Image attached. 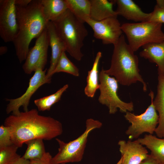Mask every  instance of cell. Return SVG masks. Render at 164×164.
<instances>
[{
    "label": "cell",
    "mask_w": 164,
    "mask_h": 164,
    "mask_svg": "<svg viewBox=\"0 0 164 164\" xmlns=\"http://www.w3.org/2000/svg\"><path fill=\"white\" fill-rule=\"evenodd\" d=\"M13 144L9 128L4 125H1L0 126V149Z\"/></svg>",
    "instance_id": "28"
},
{
    "label": "cell",
    "mask_w": 164,
    "mask_h": 164,
    "mask_svg": "<svg viewBox=\"0 0 164 164\" xmlns=\"http://www.w3.org/2000/svg\"><path fill=\"white\" fill-rule=\"evenodd\" d=\"M30 164H55L49 152H46L41 158L30 160Z\"/></svg>",
    "instance_id": "29"
},
{
    "label": "cell",
    "mask_w": 164,
    "mask_h": 164,
    "mask_svg": "<svg viewBox=\"0 0 164 164\" xmlns=\"http://www.w3.org/2000/svg\"><path fill=\"white\" fill-rule=\"evenodd\" d=\"M114 48L110 67L104 70L106 73L113 76L121 84L129 86L139 81L143 84L144 92L147 91V85L140 74L138 59L134 54L122 35Z\"/></svg>",
    "instance_id": "3"
},
{
    "label": "cell",
    "mask_w": 164,
    "mask_h": 164,
    "mask_svg": "<svg viewBox=\"0 0 164 164\" xmlns=\"http://www.w3.org/2000/svg\"><path fill=\"white\" fill-rule=\"evenodd\" d=\"M18 148L13 144L0 149V164H8L21 157L17 153Z\"/></svg>",
    "instance_id": "26"
},
{
    "label": "cell",
    "mask_w": 164,
    "mask_h": 164,
    "mask_svg": "<svg viewBox=\"0 0 164 164\" xmlns=\"http://www.w3.org/2000/svg\"><path fill=\"white\" fill-rule=\"evenodd\" d=\"M148 21L164 23V0H156V4Z\"/></svg>",
    "instance_id": "27"
},
{
    "label": "cell",
    "mask_w": 164,
    "mask_h": 164,
    "mask_svg": "<svg viewBox=\"0 0 164 164\" xmlns=\"http://www.w3.org/2000/svg\"><path fill=\"white\" fill-rule=\"evenodd\" d=\"M27 149L23 156V158L29 160L39 159L46 152L43 139L37 138L26 141Z\"/></svg>",
    "instance_id": "24"
},
{
    "label": "cell",
    "mask_w": 164,
    "mask_h": 164,
    "mask_svg": "<svg viewBox=\"0 0 164 164\" xmlns=\"http://www.w3.org/2000/svg\"><path fill=\"white\" fill-rule=\"evenodd\" d=\"M8 164H30V160L26 159L21 157Z\"/></svg>",
    "instance_id": "32"
},
{
    "label": "cell",
    "mask_w": 164,
    "mask_h": 164,
    "mask_svg": "<svg viewBox=\"0 0 164 164\" xmlns=\"http://www.w3.org/2000/svg\"><path fill=\"white\" fill-rule=\"evenodd\" d=\"M158 73L157 93L153 103L159 113V121L155 132L158 137L164 138V74Z\"/></svg>",
    "instance_id": "17"
},
{
    "label": "cell",
    "mask_w": 164,
    "mask_h": 164,
    "mask_svg": "<svg viewBox=\"0 0 164 164\" xmlns=\"http://www.w3.org/2000/svg\"><path fill=\"white\" fill-rule=\"evenodd\" d=\"M142 47L140 56L156 63L158 67V72L164 74V41L148 43Z\"/></svg>",
    "instance_id": "16"
},
{
    "label": "cell",
    "mask_w": 164,
    "mask_h": 164,
    "mask_svg": "<svg viewBox=\"0 0 164 164\" xmlns=\"http://www.w3.org/2000/svg\"><path fill=\"white\" fill-rule=\"evenodd\" d=\"M139 164H160L151 154Z\"/></svg>",
    "instance_id": "30"
},
{
    "label": "cell",
    "mask_w": 164,
    "mask_h": 164,
    "mask_svg": "<svg viewBox=\"0 0 164 164\" xmlns=\"http://www.w3.org/2000/svg\"><path fill=\"white\" fill-rule=\"evenodd\" d=\"M99 80L100 93L98 101L108 107L110 114H114L118 108L120 112L125 113L134 110L132 102H125L119 98L117 94L118 81L114 77L106 73L103 68L99 74Z\"/></svg>",
    "instance_id": "7"
},
{
    "label": "cell",
    "mask_w": 164,
    "mask_h": 164,
    "mask_svg": "<svg viewBox=\"0 0 164 164\" xmlns=\"http://www.w3.org/2000/svg\"><path fill=\"white\" fill-rule=\"evenodd\" d=\"M44 14L49 21L54 22L68 9L66 0H41Z\"/></svg>",
    "instance_id": "20"
},
{
    "label": "cell",
    "mask_w": 164,
    "mask_h": 164,
    "mask_svg": "<svg viewBox=\"0 0 164 164\" xmlns=\"http://www.w3.org/2000/svg\"><path fill=\"white\" fill-rule=\"evenodd\" d=\"M16 9L18 32L12 42L21 63L26 58L31 41L46 28L49 21L44 14L41 0H32L26 6L16 5Z\"/></svg>",
    "instance_id": "2"
},
{
    "label": "cell",
    "mask_w": 164,
    "mask_h": 164,
    "mask_svg": "<svg viewBox=\"0 0 164 164\" xmlns=\"http://www.w3.org/2000/svg\"><path fill=\"white\" fill-rule=\"evenodd\" d=\"M46 69H38L34 72L29 80L28 87L22 95L15 99L6 98V101H9L6 109L7 114L12 112L13 115H18L20 112L19 108L21 106L24 111L29 110L28 107L32 95L41 86L51 82V79L46 77Z\"/></svg>",
    "instance_id": "9"
},
{
    "label": "cell",
    "mask_w": 164,
    "mask_h": 164,
    "mask_svg": "<svg viewBox=\"0 0 164 164\" xmlns=\"http://www.w3.org/2000/svg\"><path fill=\"white\" fill-rule=\"evenodd\" d=\"M4 125L9 128L13 144L18 148L32 139L50 140L63 132L60 121L50 116L39 114L36 109L9 116L5 119Z\"/></svg>",
    "instance_id": "1"
},
{
    "label": "cell",
    "mask_w": 164,
    "mask_h": 164,
    "mask_svg": "<svg viewBox=\"0 0 164 164\" xmlns=\"http://www.w3.org/2000/svg\"><path fill=\"white\" fill-rule=\"evenodd\" d=\"M137 140L151 151L150 154L160 164H164V138L149 134Z\"/></svg>",
    "instance_id": "19"
},
{
    "label": "cell",
    "mask_w": 164,
    "mask_h": 164,
    "mask_svg": "<svg viewBox=\"0 0 164 164\" xmlns=\"http://www.w3.org/2000/svg\"><path fill=\"white\" fill-rule=\"evenodd\" d=\"M8 50L7 47L6 46H1L0 47V55H2L5 53Z\"/></svg>",
    "instance_id": "33"
},
{
    "label": "cell",
    "mask_w": 164,
    "mask_h": 164,
    "mask_svg": "<svg viewBox=\"0 0 164 164\" xmlns=\"http://www.w3.org/2000/svg\"><path fill=\"white\" fill-rule=\"evenodd\" d=\"M53 22L57 33L70 55L77 61L84 56L81 49L88 32L82 22L68 9Z\"/></svg>",
    "instance_id": "4"
},
{
    "label": "cell",
    "mask_w": 164,
    "mask_h": 164,
    "mask_svg": "<svg viewBox=\"0 0 164 164\" xmlns=\"http://www.w3.org/2000/svg\"><path fill=\"white\" fill-rule=\"evenodd\" d=\"M162 25L160 23L149 21L126 23L121 25V28L126 36L128 44L135 52L148 43L164 41Z\"/></svg>",
    "instance_id": "5"
},
{
    "label": "cell",
    "mask_w": 164,
    "mask_h": 164,
    "mask_svg": "<svg viewBox=\"0 0 164 164\" xmlns=\"http://www.w3.org/2000/svg\"><path fill=\"white\" fill-rule=\"evenodd\" d=\"M102 56V53H97L91 70L89 71L87 77V85L84 88L85 94L88 97L93 98L97 90L99 89L98 67L100 60Z\"/></svg>",
    "instance_id": "21"
},
{
    "label": "cell",
    "mask_w": 164,
    "mask_h": 164,
    "mask_svg": "<svg viewBox=\"0 0 164 164\" xmlns=\"http://www.w3.org/2000/svg\"><path fill=\"white\" fill-rule=\"evenodd\" d=\"M65 51L62 53L56 67L52 73V76L54 73L60 72L70 74L76 77L79 76L78 68L68 59Z\"/></svg>",
    "instance_id": "25"
},
{
    "label": "cell",
    "mask_w": 164,
    "mask_h": 164,
    "mask_svg": "<svg viewBox=\"0 0 164 164\" xmlns=\"http://www.w3.org/2000/svg\"><path fill=\"white\" fill-rule=\"evenodd\" d=\"M118 144L122 157L121 164H139L149 155L147 149L137 140H120Z\"/></svg>",
    "instance_id": "13"
},
{
    "label": "cell",
    "mask_w": 164,
    "mask_h": 164,
    "mask_svg": "<svg viewBox=\"0 0 164 164\" xmlns=\"http://www.w3.org/2000/svg\"><path fill=\"white\" fill-rule=\"evenodd\" d=\"M102 123L99 121L89 118L86 121V129L83 133L76 139L67 143L56 138L59 147L58 152L52 161L55 164H66L80 161L83 157L87 138L93 130L99 128Z\"/></svg>",
    "instance_id": "6"
},
{
    "label": "cell",
    "mask_w": 164,
    "mask_h": 164,
    "mask_svg": "<svg viewBox=\"0 0 164 164\" xmlns=\"http://www.w3.org/2000/svg\"><path fill=\"white\" fill-rule=\"evenodd\" d=\"M85 22L92 29L94 37L101 40L104 44L114 45L122 35L121 25L117 17H109L100 21L90 18Z\"/></svg>",
    "instance_id": "11"
},
{
    "label": "cell",
    "mask_w": 164,
    "mask_h": 164,
    "mask_svg": "<svg viewBox=\"0 0 164 164\" xmlns=\"http://www.w3.org/2000/svg\"><path fill=\"white\" fill-rule=\"evenodd\" d=\"M117 7L115 11L118 15L136 22L148 21L151 13H146L132 0H114Z\"/></svg>",
    "instance_id": "15"
},
{
    "label": "cell",
    "mask_w": 164,
    "mask_h": 164,
    "mask_svg": "<svg viewBox=\"0 0 164 164\" xmlns=\"http://www.w3.org/2000/svg\"><path fill=\"white\" fill-rule=\"evenodd\" d=\"M68 9L79 20L84 23L90 18V0H66Z\"/></svg>",
    "instance_id": "22"
},
{
    "label": "cell",
    "mask_w": 164,
    "mask_h": 164,
    "mask_svg": "<svg viewBox=\"0 0 164 164\" xmlns=\"http://www.w3.org/2000/svg\"><path fill=\"white\" fill-rule=\"evenodd\" d=\"M32 0H15V4L16 5L24 7L28 5Z\"/></svg>",
    "instance_id": "31"
},
{
    "label": "cell",
    "mask_w": 164,
    "mask_h": 164,
    "mask_svg": "<svg viewBox=\"0 0 164 164\" xmlns=\"http://www.w3.org/2000/svg\"><path fill=\"white\" fill-rule=\"evenodd\" d=\"M15 1L0 0V36L5 43L12 42L18 33Z\"/></svg>",
    "instance_id": "12"
},
{
    "label": "cell",
    "mask_w": 164,
    "mask_h": 164,
    "mask_svg": "<svg viewBox=\"0 0 164 164\" xmlns=\"http://www.w3.org/2000/svg\"><path fill=\"white\" fill-rule=\"evenodd\" d=\"M49 41L46 28L36 38L34 46L29 49L22 68L30 74L38 69L43 70L46 64Z\"/></svg>",
    "instance_id": "10"
},
{
    "label": "cell",
    "mask_w": 164,
    "mask_h": 164,
    "mask_svg": "<svg viewBox=\"0 0 164 164\" xmlns=\"http://www.w3.org/2000/svg\"><path fill=\"white\" fill-rule=\"evenodd\" d=\"M90 18L96 21H100L108 18L117 17L115 11L113 9L114 0H90Z\"/></svg>",
    "instance_id": "18"
},
{
    "label": "cell",
    "mask_w": 164,
    "mask_h": 164,
    "mask_svg": "<svg viewBox=\"0 0 164 164\" xmlns=\"http://www.w3.org/2000/svg\"><path fill=\"white\" fill-rule=\"evenodd\" d=\"M66 84L60 88L55 93L34 100V103L39 111H49L54 104L59 101L62 95L68 87Z\"/></svg>",
    "instance_id": "23"
},
{
    "label": "cell",
    "mask_w": 164,
    "mask_h": 164,
    "mask_svg": "<svg viewBox=\"0 0 164 164\" xmlns=\"http://www.w3.org/2000/svg\"><path fill=\"white\" fill-rule=\"evenodd\" d=\"M149 95L151 98V104L143 113L137 115L128 111L124 115L125 119L131 124L125 132L130 140L138 138L144 132L152 135L158 124L159 116L153 103V92L151 90Z\"/></svg>",
    "instance_id": "8"
},
{
    "label": "cell",
    "mask_w": 164,
    "mask_h": 164,
    "mask_svg": "<svg viewBox=\"0 0 164 164\" xmlns=\"http://www.w3.org/2000/svg\"><path fill=\"white\" fill-rule=\"evenodd\" d=\"M51 50V56L50 67L46 73L47 77L51 79L52 73L54 70L60 56L66 51L64 45L59 37L53 22L49 21L46 28Z\"/></svg>",
    "instance_id": "14"
}]
</instances>
